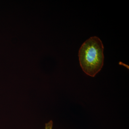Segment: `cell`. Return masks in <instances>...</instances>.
<instances>
[{
  "mask_svg": "<svg viewBox=\"0 0 129 129\" xmlns=\"http://www.w3.org/2000/svg\"><path fill=\"white\" fill-rule=\"evenodd\" d=\"M104 46L96 36L90 37L81 45L79 51L80 63L83 72L87 75L94 77L102 68L104 64Z\"/></svg>",
  "mask_w": 129,
  "mask_h": 129,
  "instance_id": "6da1fadb",
  "label": "cell"
},
{
  "mask_svg": "<svg viewBox=\"0 0 129 129\" xmlns=\"http://www.w3.org/2000/svg\"><path fill=\"white\" fill-rule=\"evenodd\" d=\"M53 123L52 120H50L45 124V129H52Z\"/></svg>",
  "mask_w": 129,
  "mask_h": 129,
  "instance_id": "7a4b0ae2",
  "label": "cell"
}]
</instances>
